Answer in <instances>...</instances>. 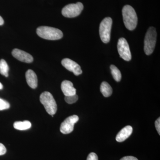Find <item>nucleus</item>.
<instances>
[{
	"mask_svg": "<svg viewBox=\"0 0 160 160\" xmlns=\"http://www.w3.org/2000/svg\"><path fill=\"white\" fill-rule=\"evenodd\" d=\"M37 33L45 39L57 40L63 37V33L60 29L49 26H40L37 29Z\"/></svg>",
	"mask_w": 160,
	"mask_h": 160,
	"instance_id": "nucleus-2",
	"label": "nucleus"
},
{
	"mask_svg": "<svg viewBox=\"0 0 160 160\" xmlns=\"http://www.w3.org/2000/svg\"><path fill=\"white\" fill-rule=\"evenodd\" d=\"M157 40L155 28L151 27L148 29L144 41V51L147 55L152 54L154 51Z\"/></svg>",
	"mask_w": 160,
	"mask_h": 160,
	"instance_id": "nucleus-4",
	"label": "nucleus"
},
{
	"mask_svg": "<svg viewBox=\"0 0 160 160\" xmlns=\"http://www.w3.org/2000/svg\"><path fill=\"white\" fill-rule=\"evenodd\" d=\"M110 69H111L112 74L113 78L117 82H119L122 78V74L121 72L118 69L117 67L114 65H111L110 66Z\"/></svg>",
	"mask_w": 160,
	"mask_h": 160,
	"instance_id": "nucleus-17",
	"label": "nucleus"
},
{
	"mask_svg": "<svg viewBox=\"0 0 160 160\" xmlns=\"http://www.w3.org/2000/svg\"><path fill=\"white\" fill-rule=\"evenodd\" d=\"M15 129L19 130H27L31 127V123L28 121L24 122H16L13 124Z\"/></svg>",
	"mask_w": 160,
	"mask_h": 160,
	"instance_id": "nucleus-15",
	"label": "nucleus"
},
{
	"mask_svg": "<svg viewBox=\"0 0 160 160\" xmlns=\"http://www.w3.org/2000/svg\"><path fill=\"white\" fill-rule=\"evenodd\" d=\"M100 90L105 97H109L112 94V89L109 83L106 82H103L100 87Z\"/></svg>",
	"mask_w": 160,
	"mask_h": 160,
	"instance_id": "nucleus-14",
	"label": "nucleus"
},
{
	"mask_svg": "<svg viewBox=\"0 0 160 160\" xmlns=\"http://www.w3.org/2000/svg\"><path fill=\"white\" fill-rule=\"evenodd\" d=\"M78 97L77 94L74 95L69 96H66L65 98V101L69 104H73L75 103L78 101Z\"/></svg>",
	"mask_w": 160,
	"mask_h": 160,
	"instance_id": "nucleus-18",
	"label": "nucleus"
},
{
	"mask_svg": "<svg viewBox=\"0 0 160 160\" xmlns=\"http://www.w3.org/2000/svg\"><path fill=\"white\" fill-rule=\"evenodd\" d=\"M10 105L9 103L5 100L0 98V110L9 109Z\"/></svg>",
	"mask_w": 160,
	"mask_h": 160,
	"instance_id": "nucleus-19",
	"label": "nucleus"
},
{
	"mask_svg": "<svg viewBox=\"0 0 160 160\" xmlns=\"http://www.w3.org/2000/svg\"><path fill=\"white\" fill-rule=\"evenodd\" d=\"M156 128L157 130L158 133L160 135V118H159L156 121L155 123Z\"/></svg>",
	"mask_w": 160,
	"mask_h": 160,
	"instance_id": "nucleus-22",
	"label": "nucleus"
},
{
	"mask_svg": "<svg viewBox=\"0 0 160 160\" xmlns=\"http://www.w3.org/2000/svg\"><path fill=\"white\" fill-rule=\"evenodd\" d=\"M83 8V4L81 2L69 4L63 8L62 14L66 18L76 17L81 14Z\"/></svg>",
	"mask_w": 160,
	"mask_h": 160,
	"instance_id": "nucleus-6",
	"label": "nucleus"
},
{
	"mask_svg": "<svg viewBox=\"0 0 160 160\" xmlns=\"http://www.w3.org/2000/svg\"><path fill=\"white\" fill-rule=\"evenodd\" d=\"M118 50L120 57L126 61L131 59V53L129 45L126 39L121 38L118 43Z\"/></svg>",
	"mask_w": 160,
	"mask_h": 160,
	"instance_id": "nucleus-7",
	"label": "nucleus"
},
{
	"mask_svg": "<svg viewBox=\"0 0 160 160\" xmlns=\"http://www.w3.org/2000/svg\"><path fill=\"white\" fill-rule=\"evenodd\" d=\"M61 89L65 96L76 94V89L70 81L67 80L63 81L61 84Z\"/></svg>",
	"mask_w": 160,
	"mask_h": 160,
	"instance_id": "nucleus-11",
	"label": "nucleus"
},
{
	"mask_svg": "<svg viewBox=\"0 0 160 160\" xmlns=\"http://www.w3.org/2000/svg\"><path fill=\"white\" fill-rule=\"evenodd\" d=\"M40 101L49 115L53 117L57 111V105L55 100L51 93L44 92L40 97Z\"/></svg>",
	"mask_w": 160,
	"mask_h": 160,
	"instance_id": "nucleus-3",
	"label": "nucleus"
},
{
	"mask_svg": "<svg viewBox=\"0 0 160 160\" xmlns=\"http://www.w3.org/2000/svg\"><path fill=\"white\" fill-rule=\"evenodd\" d=\"M112 21L111 18H105L101 22L99 27L100 36L103 42H109L110 40V34Z\"/></svg>",
	"mask_w": 160,
	"mask_h": 160,
	"instance_id": "nucleus-5",
	"label": "nucleus"
},
{
	"mask_svg": "<svg viewBox=\"0 0 160 160\" xmlns=\"http://www.w3.org/2000/svg\"><path fill=\"white\" fill-rule=\"evenodd\" d=\"M132 132V128L130 126H126L123 128L122 130L118 133L116 139L119 142H124L126 139L131 135Z\"/></svg>",
	"mask_w": 160,
	"mask_h": 160,
	"instance_id": "nucleus-13",
	"label": "nucleus"
},
{
	"mask_svg": "<svg viewBox=\"0 0 160 160\" xmlns=\"http://www.w3.org/2000/svg\"><path fill=\"white\" fill-rule=\"evenodd\" d=\"M9 70V66L6 61L4 59L0 60V73L6 77H8Z\"/></svg>",
	"mask_w": 160,
	"mask_h": 160,
	"instance_id": "nucleus-16",
	"label": "nucleus"
},
{
	"mask_svg": "<svg viewBox=\"0 0 160 160\" xmlns=\"http://www.w3.org/2000/svg\"><path fill=\"white\" fill-rule=\"evenodd\" d=\"M12 56L17 59L26 63H31L33 62L32 56L21 49H15L12 50Z\"/></svg>",
	"mask_w": 160,
	"mask_h": 160,
	"instance_id": "nucleus-10",
	"label": "nucleus"
},
{
	"mask_svg": "<svg viewBox=\"0 0 160 160\" xmlns=\"http://www.w3.org/2000/svg\"><path fill=\"white\" fill-rule=\"evenodd\" d=\"M120 160H138L136 158L133 156H126L122 158Z\"/></svg>",
	"mask_w": 160,
	"mask_h": 160,
	"instance_id": "nucleus-23",
	"label": "nucleus"
},
{
	"mask_svg": "<svg viewBox=\"0 0 160 160\" xmlns=\"http://www.w3.org/2000/svg\"><path fill=\"white\" fill-rule=\"evenodd\" d=\"M4 21L2 18L0 16V26H2L4 24Z\"/></svg>",
	"mask_w": 160,
	"mask_h": 160,
	"instance_id": "nucleus-24",
	"label": "nucleus"
},
{
	"mask_svg": "<svg viewBox=\"0 0 160 160\" xmlns=\"http://www.w3.org/2000/svg\"><path fill=\"white\" fill-rule=\"evenodd\" d=\"M122 16L126 28L129 30H134L138 24V17L134 9L129 5L124 6L122 9Z\"/></svg>",
	"mask_w": 160,
	"mask_h": 160,
	"instance_id": "nucleus-1",
	"label": "nucleus"
},
{
	"mask_svg": "<svg viewBox=\"0 0 160 160\" xmlns=\"http://www.w3.org/2000/svg\"><path fill=\"white\" fill-rule=\"evenodd\" d=\"M78 120V117L76 115L67 118L61 124L60 131L63 134H67L71 133L74 129L75 124L77 122Z\"/></svg>",
	"mask_w": 160,
	"mask_h": 160,
	"instance_id": "nucleus-8",
	"label": "nucleus"
},
{
	"mask_svg": "<svg viewBox=\"0 0 160 160\" xmlns=\"http://www.w3.org/2000/svg\"><path fill=\"white\" fill-rule=\"evenodd\" d=\"M26 82L29 87L35 89L38 86V78L33 70L29 69L26 73Z\"/></svg>",
	"mask_w": 160,
	"mask_h": 160,
	"instance_id": "nucleus-12",
	"label": "nucleus"
},
{
	"mask_svg": "<svg viewBox=\"0 0 160 160\" xmlns=\"http://www.w3.org/2000/svg\"><path fill=\"white\" fill-rule=\"evenodd\" d=\"M87 160H98L97 155L94 152L89 153L87 157Z\"/></svg>",
	"mask_w": 160,
	"mask_h": 160,
	"instance_id": "nucleus-20",
	"label": "nucleus"
},
{
	"mask_svg": "<svg viewBox=\"0 0 160 160\" xmlns=\"http://www.w3.org/2000/svg\"><path fill=\"white\" fill-rule=\"evenodd\" d=\"M3 88V85H2V83L0 82V89H2Z\"/></svg>",
	"mask_w": 160,
	"mask_h": 160,
	"instance_id": "nucleus-25",
	"label": "nucleus"
},
{
	"mask_svg": "<svg viewBox=\"0 0 160 160\" xmlns=\"http://www.w3.org/2000/svg\"><path fill=\"white\" fill-rule=\"evenodd\" d=\"M6 147L2 143H0V156L6 154Z\"/></svg>",
	"mask_w": 160,
	"mask_h": 160,
	"instance_id": "nucleus-21",
	"label": "nucleus"
},
{
	"mask_svg": "<svg viewBox=\"0 0 160 160\" xmlns=\"http://www.w3.org/2000/svg\"><path fill=\"white\" fill-rule=\"evenodd\" d=\"M62 64L67 70L73 72L75 75H79L82 72L81 66L70 59H64L62 60Z\"/></svg>",
	"mask_w": 160,
	"mask_h": 160,
	"instance_id": "nucleus-9",
	"label": "nucleus"
}]
</instances>
